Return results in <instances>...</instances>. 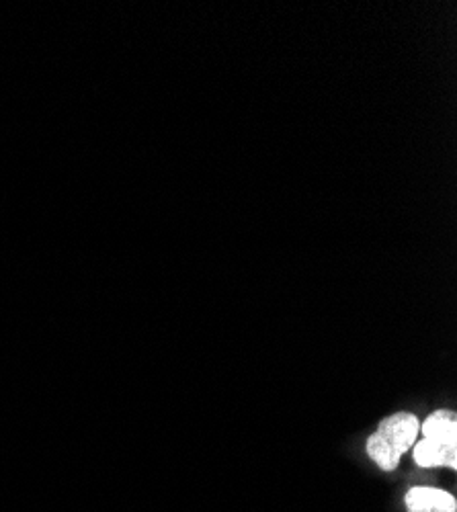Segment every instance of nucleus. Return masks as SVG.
Returning a JSON list of instances; mask_svg holds the SVG:
<instances>
[{"instance_id": "3", "label": "nucleus", "mask_w": 457, "mask_h": 512, "mask_svg": "<svg viewBox=\"0 0 457 512\" xmlns=\"http://www.w3.org/2000/svg\"><path fill=\"white\" fill-rule=\"evenodd\" d=\"M414 461L421 467H457V443L449 441H433L423 439L421 443L412 445Z\"/></svg>"}, {"instance_id": "4", "label": "nucleus", "mask_w": 457, "mask_h": 512, "mask_svg": "<svg viewBox=\"0 0 457 512\" xmlns=\"http://www.w3.org/2000/svg\"><path fill=\"white\" fill-rule=\"evenodd\" d=\"M419 433L425 439L457 443V418L451 410H437L423 422Z\"/></svg>"}, {"instance_id": "1", "label": "nucleus", "mask_w": 457, "mask_h": 512, "mask_svg": "<svg viewBox=\"0 0 457 512\" xmlns=\"http://www.w3.org/2000/svg\"><path fill=\"white\" fill-rule=\"evenodd\" d=\"M421 431L419 418L410 412H396L384 418L378 431L367 439V455L384 472H394L400 465V457L412 449Z\"/></svg>"}, {"instance_id": "2", "label": "nucleus", "mask_w": 457, "mask_h": 512, "mask_svg": "<svg viewBox=\"0 0 457 512\" xmlns=\"http://www.w3.org/2000/svg\"><path fill=\"white\" fill-rule=\"evenodd\" d=\"M406 512H457V502L445 490L417 486L406 494Z\"/></svg>"}]
</instances>
